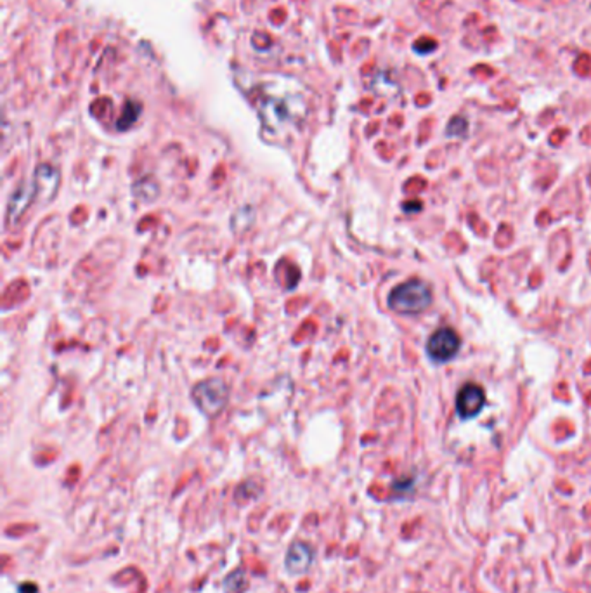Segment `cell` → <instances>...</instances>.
<instances>
[{"label":"cell","instance_id":"6da1fadb","mask_svg":"<svg viewBox=\"0 0 591 593\" xmlns=\"http://www.w3.org/2000/svg\"><path fill=\"white\" fill-rule=\"evenodd\" d=\"M432 304V290L421 279H409L395 286L388 295V307L397 314H420Z\"/></svg>","mask_w":591,"mask_h":593},{"label":"cell","instance_id":"7a4b0ae2","mask_svg":"<svg viewBox=\"0 0 591 593\" xmlns=\"http://www.w3.org/2000/svg\"><path fill=\"white\" fill-rule=\"evenodd\" d=\"M193 401L203 415L215 416L226 408L229 401V387L222 379H208L196 383L193 389Z\"/></svg>","mask_w":591,"mask_h":593},{"label":"cell","instance_id":"3957f363","mask_svg":"<svg viewBox=\"0 0 591 593\" xmlns=\"http://www.w3.org/2000/svg\"><path fill=\"white\" fill-rule=\"evenodd\" d=\"M461 347L460 335L453 328L442 326L430 335L427 342V354L435 363H448L458 354Z\"/></svg>","mask_w":591,"mask_h":593},{"label":"cell","instance_id":"277c9868","mask_svg":"<svg viewBox=\"0 0 591 593\" xmlns=\"http://www.w3.org/2000/svg\"><path fill=\"white\" fill-rule=\"evenodd\" d=\"M34 200H37V186H35L34 179H31V181L21 182V184L14 189V193L10 195L9 203H7V228H14V226L17 224V221L23 217V214L28 210V207H30Z\"/></svg>","mask_w":591,"mask_h":593},{"label":"cell","instance_id":"5b68a950","mask_svg":"<svg viewBox=\"0 0 591 593\" xmlns=\"http://www.w3.org/2000/svg\"><path fill=\"white\" fill-rule=\"evenodd\" d=\"M486 404V393L477 383H465L456 397V411L461 420H472L482 411Z\"/></svg>","mask_w":591,"mask_h":593},{"label":"cell","instance_id":"8992f818","mask_svg":"<svg viewBox=\"0 0 591 593\" xmlns=\"http://www.w3.org/2000/svg\"><path fill=\"white\" fill-rule=\"evenodd\" d=\"M312 562H314V550L311 545L304 543V541H295L288 546L286 557H284V566H286L288 573H305Z\"/></svg>","mask_w":591,"mask_h":593},{"label":"cell","instance_id":"52a82bcc","mask_svg":"<svg viewBox=\"0 0 591 593\" xmlns=\"http://www.w3.org/2000/svg\"><path fill=\"white\" fill-rule=\"evenodd\" d=\"M35 186H37V198L42 196V200L50 201L54 195L57 193V186H59V172L54 168L52 165H41L35 172Z\"/></svg>","mask_w":591,"mask_h":593},{"label":"cell","instance_id":"ba28073f","mask_svg":"<svg viewBox=\"0 0 591 593\" xmlns=\"http://www.w3.org/2000/svg\"><path fill=\"white\" fill-rule=\"evenodd\" d=\"M222 588H224V593H245V592H247L248 581H247V574H245V571L243 569L233 571V573H231L229 576L224 580V583H222Z\"/></svg>","mask_w":591,"mask_h":593},{"label":"cell","instance_id":"9c48e42d","mask_svg":"<svg viewBox=\"0 0 591 593\" xmlns=\"http://www.w3.org/2000/svg\"><path fill=\"white\" fill-rule=\"evenodd\" d=\"M160 189L153 179H140L134 186V195L139 196L143 201H151L158 196Z\"/></svg>","mask_w":591,"mask_h":593},{"label":"cell","instance_id":"30bf717a","mask_svg":"<svg viewBox=\"0 0 591 593\" xmlns=\"http://www.w3.org/2000/svg\"><path fill=\"white\" fill-rule=\"evenodd\" d=\"M467 132H468V120L463 117L451 118V122L448 124V129H446V136H448V138H465Z\"/></svg>","mask_w":591,"mask_h":593},{"label":"cell","instance_id":"8fae6325","mask_svg":"<svg viewBox=\"0 0 591 593\" xmlns=\"http://www.w3.org/2000/svg\"><path fill=\"white\" fill-rule=\"evenodd\" d=\"M139 113H140V108L137 106V104L127 103V106L124 108V113H122L120 120H118V129H120V131H124V129L131 127V125L137 120Z\"/></svg>","mask_w":591,"mask_h":593},{"label":"cell","instance_id":"7c38bea8","mask_svg":"<svg viewBox=\"0 0 591 593\" xmlns=\"http://www.w3.org/2000/svg\"><path fill=\"white\" fill-rule=\"evenodd\" d=\"M435 47H437V44H435L434 41H428V38H421V41H418L416 44H414V50H416L418 54H432L435 50Z\"/></svg>","mask_w":591,"mask_h":593},{"label":"cell","instance_id":"4fadbf2b","mask_svg":"<svg viewBox=\"0 0 591 593\" xmlns=\"http://www.w3.org/2000/svg\"><path fill=\"white\" fill-rule=\"evenodd\" d=\"M402 208H404L406 212H409V214H416V212L421 210V203L420 201H409V203H404Z\"/></svg>","mask_w":591,"mask_h":593},{"label":"cell","instance_id":"5bb4252c","mask_svg":"<svg viewBox=\"0 0 591 593\" xmlns=\"http://www.w3.org/2000/svg\"><path fill=\"white\" fill-rule=\"evenodd\" d=\"M20 593H38V587L34 583H24L20 587Z\"/></svg>","mask_w":591,"mask_h":593}]
</instances>
